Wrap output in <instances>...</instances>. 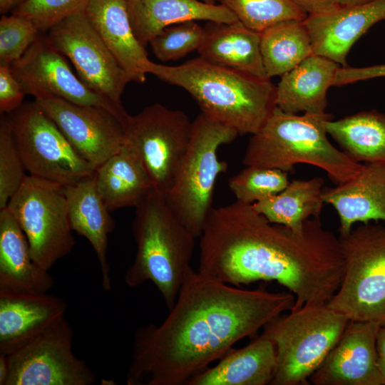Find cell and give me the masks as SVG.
<instances>
[{"mask_svg": "<svg viewBox=\"0 0 385 385\" xmlns=\"http://www.w3.org/2000/svg\"><path fill=\"white\" fill-rule=\"evenodd\" d=\"M294 303L289 291L245 289L191 268L164 321L135 330L126 383L188 385Z\"/></svg>", "mask_w": 385, "mask_h": 385, "instance_id": "obj_1", "label": "cell"}, {"mask_svg": "<svg viewBox=\"0 0 385 385\" xmlns=\"http://www.w3.org/2000/svg\"><path fill=\"white\" fill-rule=\"evenodd\" d=\"M199 238L197 272L236 287L275 281L294 295L292 309L327 304L344 275L339 239L319 217L296 232L236 200L212 207Z\"/></svg>", "mask_w": 385, "mask_h": 385, "instance_id": "obj_2", "label": "cell"}, {"mask_svg": "<svg viewBox=\"0 0 385 385\" xmlns=\"http://www.w3.org/2000/svg\"><path fill=\"white\" fill-rule=\"evenodd\" d=\"M147 73L183 88L195 99L202 113L238 135L255 134L276 108V86L270 79L217 65L200 56L178 66L150 61Z\"/></svg>", "mask_w": 385, "mask_h": 385, "instance_id": "obj_3", "label": "cell"}, {"mask_svg": "<svg viewBox=\"0 0 385 385\" xmlns=\"http://www.w3.org/2000/svg\"><path fill=\"white\" fill-rule=\"evenodd\" d=\"M132 230L136 254L125 274V283L135 288L150 281L170 310L192 268L194 235L154 188L135 207Z\"/></svg>", "mask_w": 385, "mask_h": 385, "instance_id": "obj_4", "label": "cell"}, {"mask_svg": "<svg viewBox=\"0 0 385 385\" xmlns=\"http://www.w3.org/2000/svg\"><path fill=\"white\" fill-rule=\"evenodd\" d=\"M329 119L331 115L326 113L298 115L276 107L259 131L252 135L242 163L285 172L305 163L325 170L336 185L350 180L363 164L330 143L325 128Z\"/></svg>", "mask_w": 385, "mask_h": 385, "instance_id": "obj_5", "label": "cell"}, {"mask_svg": "<svg viewBox=\"0 0 385 385\" xmlns=\"http://www.w3.org/2000/svg\"><path fill=\"white\" fill-rule=\"evenodd\" d=\"M350 320L327 306H303L263 328L274 344L277 366L272 385H305L337 344Z\"/></svg>", "mask_w": 385, "mask_h": 385, "instance_id": "obj_6", "label": "cell"}, {"mask_svg": "<svg viewBox=\"0 0 385 385\" xmlns=\"http://www.w3.org/2000/svg\"><path fill=\"white\" fill-rule=\"evenodd\" d=\"M237 135L235 130L202 113L192 120L188 148L164 195L171 210L195 237L200 236L212 209L217 178L227 169V163L218 159L217 150Z\"/></svg>", "mask_w": 385, "mask_h": 385, "instance_id": "obj_7", "label": "cell"}, {"mask_svg": "<svg viewBox=\"0 0 385 385\" xmlns=\"http://www.w3.org/2000/svg\"><path fill=\"white\" fill-rule=\"evenodd\" d=\"M339 239L344 275L327 306L350 321L385 327V226L362 223Z\"/></svg>", "mask_w": 385, "mask_h": 385, "instance_id": "obj_8", "label": "cell"}, {"mask_svg": "<svg viewBox=\"0 0 385 385\" xmlns=\"http://www.w3.org/2000/svg\"><path fill=\"white\" fill-rule=\"evenodd\" d=\"M6 207L26 235L33 259L44 270L72 250L75 240L63 185L26 175Z\"/></svg>", "mask_w": 385, "mask_h": 385, "instance_id": "obj_9", "label": "cell"}, {"mask_svg": "<svg viewBox=\"0 0 385 385\" xmlns=\"http://www.w3.org/2000/svg\"><path fill=\"white\" fill-rule=\"evenodd\" d=\"M7 115L29 175L66 186L96 172V168L75 150L35 101L23 103Z\"/></svg>", "mask_w": 385, "mask_h": 385, "instance_id": "obj_10", "label": "cell"}, {"mask_svg": "<svg viewBox=\"0 0 385 385\" xmlns=\"http://www.w3.org/2000/svg\"><path fill=\"white\" fill-rule=\"evenodd\" d=\"M124 145L149 175L153 188L165 195L188 148L192 121L180 110L154 103L129 115Z\"/></svg>", "mask_w": 385, "mask_h": 385, "instance_id": "obj_11", "label": "cell"}, {"mask_svg": "<svg viewBox=\"0 0 385 385\" xmlns=\"http://www.w3.org/2000/svg\"><path fill=\"white\" fill-rule=\"evenodd\" d=\"M73 329L65 317L6 354L5 385H91V368L73 351Z\"/></svg>", "mask_w": 385, "mask_h": 385, "instance_id": "obj_12", "label": "cell"}, {"mask_svg": "<svg viewBox=\"0 0 385 385\" xmlns=\"http://www.w3.org/2000/svg\"><path fill=\"white\" fill-rule=\"evenodd\" d=\"M44 33L41 32L24 55L11 64L25 94L35 100L58 98L78 105L101 107L113 113L125 127L129 114L122 103L83 83Z\"/></svg>", "mask_w": 385, "mask_h": 385, "instance_id": "obj_13", "label": "cell"}, {"mask_svg": "<svg viewBox=\"0 0 385 385\" xmlns=\"http://www.w3.org/2000/svg\"><path fill=\"white\" fill-rule=\"evenodd\" d=\"M47 36L71 61L83 83L121 103V96L130 79L93 27L85 11L61 21L48 31Z\"/></svg>", "mask_w": 385, "mask_h": 385, "instance_id": "obj_14", "label": "cell"}, {"mask_svg": "<svg viewBox=\"0 0 385 385\" xmlns=\"http://www.w3.org/2000/svg\"><path fill=\"white\" fill-rule=\"evenodd\" d=\"M34 101L75 150L96 168L123 147L124 126L108 110L78 105L58 98Z\"/></svg>", "mask_w": 385, "mask_h": 385, "instance_id": "obj_15", "label": "cell"}, {"mask_svg": "<svg viewBox=\"0 0 385 385\" xmlns=\"http://www.w3.org/2000/svg\"><path fill=\"white\" fill-rule=\"evenodd\" d=\"M379 327L374 322L350 321L309 382L314 385H384L377 361Z\"/></svg>", "mask_w": 385, "mask_h": 385, "instance_id": "obj_16", "label": "cell"}, {"mask_svg": "<svg viewBox=\"0 0 385 385\" xmlns=\"http://www.w3.org/2000/svg\"><path fill=\"white\" fill-rule=\"evenodd\" d=\"M61 297L11 289H0V354H9L65 317Z\"/></svg>", "mask_w": 385, "mask_h": 385, "instance_id": "obj_17", "label": "cell"}, {"mask_svg": "<svg viewBox=\"0 0 385 385\" xmlns=\"http://www.w3.org/2000/svg\"><path fill=\"white\" fill-rule=\"evenodd\" d=\"M385 21V0H376L333 11L309 15L304 21L310 36L313 53L326 57L342 67L356 41L371 27Z\"/></svg>", "mask_w": 385, "mask_h": 385, "instance_id": "obj_18", "label": "cell"}, {"mask_svg": "<svg viewBox=\"0 0 385 385\" xmlns=\"http://www.w3.org/2000/svg\"><path fill=\"white\" fill-rule=\"evenodd\" d=\"M322 199L337 212L340 235L357 222H385V163L363 164L354 178L324 188Z\"/></svg>", "mask_w": 385, "mask_h": 385, "instance_id": "obj_19", "label": "cell"}, {"mask_svg": "<svg viewBox=\"0 0 385 385\" xmlns=\"http://www.w3.org/2000/svg\"><path fill=\"white\" fill-rule=\"evenodd\" d=\"M85 13L130 81L143 83L150 61L133 33L126 0H91Z\"/></svg>", "mask_w": 385, "mask_h": 385, "instance_id": "obj_20", "label": "cell"}, {"mask_svg": "<svg viewBox=\"0 0 385 385\" xmlns=\"http://www.w3.org/2000/svg\"><path fill=\"white\" fill-rule=\"evenodd\" d=\"M63 187L71 227L91 243L99 262L101 286L109 291L112 282L107 255L108 240L115 224L98 193L95 173Z\"/></svg>", "mask_w": 385, "mask_h": 385, "instance_id": "obj_21", "label": "cell"}, {"mask_svg": "<svg viewBox=\"0 0 385 385\" xmlns=\"http://www.w3.org/2000/svg\"><path fill=\"white\" fill-rule=\"evenodd\" d=\"M133 33L145 47L165 28L187 21L232 23L236 16L220 4L200 0H126Z\"/></svg>", "mask_w": 385, "mask_h": 385, "instance_id": "obj_22", "label": "cell"}, {"mask_svg": "<svg viewBox=\"0 0 385 385\" xmlns=\"http://www.w3.org/2000/svg\"><path fill=\"white\" fill-rule=\"evenodd\" d=\"M277 354L264 334L247 345L230 349L214 366L194 376L188 385H267L274 379Z\"/></svg>", "mask_w": 385, "mask_h": 385, "instance_id": "obj_23", "label": "cell"}, {"mask_svg": "<svg viewBox=\"0 0 385 385\" xmlns=\"http://www.w3.org/2000/svg\"><path fill=\"white\" fill-rule=\"evenodd\" d=\"M340 67L326 57L309 56L282 76L276 86V107L293 114L325 113L327 93Z\"/></svg>", "mask_w": 385, "mask_h": 385, "instance_id": "obj_24", "label": "cell"}, {"mask_svg": "<svg viewBox=\"0 0 385 385\" xmlns=\"http://www.w3.org/2000/svg\"><path fill=\"white\" fill-rule=\"evenodd\" d=\"M49 271L33 259L26 235L11 212L0 210V289L46 293L54 286Z\"/></svg>", "mask_w": 385, "mask_h": 385, "instance_id": "obj_25", "label": "cell"}, {"mask_svg": "<svg viewBox=\"0 0 385 385\" xmlns=\"http://www.w3.org/2000/svg\"><path fill=\"white\" fill-rule=\"evenodd\" d=\"M197 52L200 57L210 63L270 79L262 61L260 33L238 20L232 23L208 21Z\"/></svg>", "mask_w": 385, "mask_h": 385, "instance_id": "obj_26", "label": "cell"}, {"mask_svg": "<svg viewBox=\"0 0 385 385\" xmlns=\"http://www.w3.org/2000/svg\"><path fill=\"white\" fill-rule=\"evenodd\" d=\"M96 187L108 210L136 207L153 188L137 157L124 144L95 172Z\"/></svg>", "mask_w": 385, "mask_h": 385, "instance_id": "obj_27", "label": "cell"}, {"mask_svg": "<svg viewBox=\"0 0 385 385\" xmlns=\"http://www.w3.org/2000/svg\"><path fill=\"white\" fill-rule=\"evenodd\" d=\"M342 150L356 163H385V113L361 111L325 123Z\"/></svg>", "mask_w": 385, "mask_h": 385, "instance_id": "obj_28", "label": "cell"}, {"mask_svg": "<svg viewBox=\"0 0 385 385\" xmlns=\"http://www.w3.org/2000/svg\"><path fill=\"white\" fill-rule=\"evenodd\" d=\"M324 184L320 177L294 180L278 194L255 202L252 207L270 222L300 232L307 220L320 215L324 204Z\"/></svg>", "mask_w": 385, "mask_h": 385, "instance_id": "obj_29", "label": "cell"}, {"mask_svg": "<svg viewBox=\"0 0 385 385\" xmlns=\"http://www.w3.org/2000/svg\"><path fill=\"white\" fill-rule=\"evenodd\" d=\"M260 51L267 76L289 72L314 54L304 21H287L260 32Z\"/></svg>", "mask_w": 385, "mask_h": 385, "instance_id": "obj_30", "label": "cell"}, {"mask_svg": "<svg viewBox=\"0 0 385 385\" xmlns=\"http://www.w3.org/2000/svg\"><path fill=\"white\" fill-rule=\"evenodd\" d=\"M237 20L257 32L287 21H304L308 14L291 0H215Z\"/></svg>", "mask_w": 385, "mask_h": 385, "instance_id": "obj_31", "label": "cell"}, {"mask_svg": "<svg viewBox=\"0 0 385 385\" xmlns=\"http://www.w3.org/2000/svg\"><path fill=\"white\" fill-rule=\"evenodd\" d=\"M289 183L287 172L249 165L232 177L228 185L237 201L252 205L278 194Z\"/></svg>", "mask_w": 385, "mask_h": 385, "instance_id": "obj_32", "label": "cell"}, {"mask_svg": "<svg viewBox=\"0 0 385 385\" xmlns=\"http://www.w3.org/2000/svg\"><path fill=\"white\" fill-rule=\"evenodd\" d=\"M203 38L204 27L196 21H187L165 28L149 44L155 56L166 62L176 61L197 51Z\"/></svg>", "mask_w": 385, "mask_h": 385, "instance_id": "obj_33", "label": "cell"}, {"mask_svg": "<svg viewBox=\"0 0 385 385\" xmlns=\"http://www.w3.org/2000/svg\"><path fill=\"white\" fill-rule=\"evenodd\" d=\"M26 168L16 148L7 114L0 118V210L22 185Z\"/></svg>", "mask_w": 385, "mask_h": 385, "instance_id": "obj_34", "label": "cell"}, {"mask_svg": "<svg viewBox=\"0 0 385 385\" xmlns=\"http://www.w3.org/2000/svg\"><path fill=\"white\" fill-rule=\"evenodd\" d=\"M41 31L28 18L12 14L0 19V63L11 65L19 59Z\"/></svg>", "mask_w": 385, "mask_h": 385, "instance_id": "obj_35", "label": "cell"}, {"mask_svg": "<svg viewBox=\"0 0 385 385\" xmlns=\"http://www.w3.org/2000/svg\"><path fill=\"white\" fill-rule=\"evenodd\" d=\"M91 0H27L12 14L30 19L41 32L73 14L83 12Z\"/></svg>", "mask_w": 385, "mask_h": 385, "instance_id": "obj_36", "label": "cell"}, {"mask_svg": "<svg viewBox=\"0 0 385 385\" xmlns=\"http://www.w3.org/2000/svg\"><path fill=\"white\" fill-rule=\"evenodd\" d=\"M11 65L0 63V113L9 114L19 108L25 96Z\"/></svg>", "mask_w": 385, "mask_h": 385, "instance_id": "obj_37", "label": "cell"}, {"mask_svg": "<svg viewBox=\"0 0 385 385\" xmlns=\"http://www.w3.org/2000/svg\"><path fill=\"white\" fill-rule=\"evenodd\" d=\"M381 77H385V64L359 68L341 66L336 73L333 86H341Z\"/></svg>", "mask_w": 385, "mask_h": 385, "instance_id": "obj_38", "label": "cell"}, {"mask_svg": "<svg viewBox=\"0 0 385 385\" xmlns=\"http://www.w3.org/2000/svg\"><path fill=\"white\" fill-rule=\"evenodd\" d=\"M309 15H317L331 12L339 6L334 0H291Z\"/></svg>", "mask_w": 385, "mask_h": 385, "instance_id": "obj_39", "label": "cell"}, {"mask_svg": "<svg viewBox=\"0 0 385 385\" xmlns=\"http://www.w3.org/2000/svg\"><path fill=\"white\" fill-rule=\"evenodd\" d=\"M376 351L378 366L385 385V327H380L377 334Z\"/></svg>", "mask_w": 385, "mask_h": 385, "instance_id": "obj_40", "label": "cell"}, {"mask_svg": "<svg viewBox=\"0 0 385 385\" xmlns=\"http://www.w3.org/2000/svg\"><path fill=\"white\" fill-rule=\"evenodd\" d=\"M27 0H0V14L6 15L9 11H14Z\"/></svg>", "mask_w": 385, "mask_h": 385, "instance_id": "obj_41", "label": "cell"}, {"mask_svg": "<svg viewBox=\"0 0 385 385\" xmlns=\"http://www.w3.org/2000/svg\"><path fill=\"white\" fill-rule=\"evenodd\" d=\"M9 364L5 354H0V385H5L9 375Z\"/></svg>", "mask_w": 385, "mask_h": 385, "instance_id": "obj_42", "label": "cell"}, {"mask_svg": "<svg viewBox=\"0 0 385 385\" xmlns=\"http://www.w3.org/2000/svg\"><path fill=\"white\" fill-rule=\"evenodd\" d=\"M339 6H350L366 4L376 0H334Z\"/></svg>", "mask_w": 385, "mask_h": 385, "instance_id": "obj_43", "label": "cell"}, {"mask_svg": "<svg viewBox=\"0 0 385 385\" xmlns=\"http://www.w3.org/2000/svg\"><path fill=\"white\" fill-rule=\"evenodd\" d=\"M202 2H205V3H207V4H216V1L215 0H200Z\"/></svg>", "mask_w": 385, "mask_h": 385, "instance_id": "obj_44", "label": "cell"}]
</instances>
